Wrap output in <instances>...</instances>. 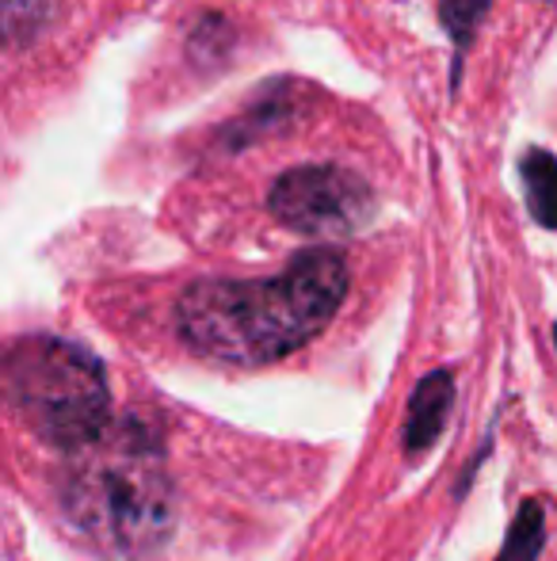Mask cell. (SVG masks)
<instances>
[{
	"mask_svg": "<svg viewBox=\"0 0 557 561\" xmlns=\"http://www.w3.org/2000/svg\"><path fill=\"white\" fill-rule=\"evenodd\" d=\"M543 547H546V508L543 501H523L512 527H508L497 561H538Z\"/></svg>",
	"mask_w": 557,
	"mask_h": 561,
	"instance_id": "cell-9",
	"label": "cell"
},
{
	"mask_svg": "<svg viewBox=\"0 0 557 561\" xmlns=\"http://www.w3.org/2000/svg\"><path fill=\"white\" fill-rule=\"evenodd\" d=\"M520 184L527 210L543 229H557V153L543 146L523 149L520 157Z\"/></svg>",
	"mask_w": 557,
	"mask_h": 561,
	"instance_id": "cell-6",
	"label": "cell"
},
{
	"mask_svg": "<svg viewBox=\"0 0 557 561\" xmlns=\"http://www.w3.org/2000/svg\"><path fill=\"white\" fill-rule=\"evenodd\" d=\"M4 393L23 424L61 455H81L115 428L104 359L77 340L20 336L4 352Z\"/></svg>",
	"mask_w": 557,
	"mask_h": 561,
	"instance_id": "cell-3",
	"label": "cell"
},
{
	"mask_svg": "<svg viewBox=\"0 0 557 561\" xmlns=\"http://www.w3.org/2000/svg\"><path fill=\"white\" fill-rule=\"evenodd\" d=\"M268 210L302 237H356L379 215L374 187L344 164H298L268 187Z\"/></svg>",
	"mask_w": 557,
	"mask_h": 561,
	"instance_id": "cell-4",
	"label": "cell"
},
{
	"mask_svg": "<svg viewBox=\"0 0 557 561\" xmlns=\"http://www.w3.org/2000/svg\"><path fill=\"white\" fill-rule=\"evenodd\" d=\"M454 409V375L446 367L431 370L417 382L409 405H405V421H402V450L405 458H420L439 444L446 421H451Z\"/></svg>",
	"mask_w": 557,
	"mask_h": 561,
	"instance_id": "cell-5",
	"label": "cell"
},
{
	"mask_svg": "<svg viewBox=\"0 0 557 561\" xmlns=\"http://www.w3.org/2000/svg\"><path fill=\"white\" fill-rule=\"evenodd\" d=\"M351 287L344 252L313 244L264 279H195L176 298V333L225 367H271L302 352L340 313Z\"/></svg>",
	"mask_w": 557,
	"mask_h": 561,
	"instance_id": "cell-1",
	"label": "cell"
},
{
	"mask_svg": "<svg viewBox=\"0 0 557 561\" xmlns=\"http://www.w3.org/2000/svg\"><path fill=\"white\" fill-rule=\"evenodd\" d=\"M61 0H4V43L12 50L31 46L38 35L54 27Z\"/></svg>",
	"mask_w": 557,
	"mask_h": 561,
	"instance_id": "cell-8",
	"label": "cell"
},
{
	"mask_svg": "<svg viewBox=\"0 0 557 561\" xmlns=\"http://www.w3.org/2000/svg\"><path fill=\"white\" fill-rule=\"evenodd\" d=\"M54 496L69 531L107 561H146L176 531L161 439L138 421H115L96 447L69 455Z\"/></svg>",
	"mask_w": 557,
	"mask_h": 561,
	"instance_id": "cell-2",
	"label": "cell"
},
{
	"mask_svg": "<svg viewBox=\"0 0 557 561\" xmlns=\"http://www.w3.org/2000/svg\"><path fill=\"white\" fill-rule=\"evenodd\" d=\"M554 344H557V325H554Z\"/></svg>",
	"mask_w": 557,
	"mask_h": 561,
	"instance_id": "cell-10",
	"label": "cell"
},
{
	"mask_svg": "<svg viewBox=\"0 0 557 561\" xmlns=\"http://www.w3.org/2000/svg\"><path fill=\"white\" fill-rule=\"evenodd\" d=\"M439 23H443L446 38H451L454 66H451V89L459 92L462 84V61H466L469 46H474L477 31H481L485 12L492 8V0H436Z\"/></svg>",
	"mask_w": 557,
	"mask_h": 561,
	"instance_id": "cell-7",
	"label": "cell"
}]
</instances>
